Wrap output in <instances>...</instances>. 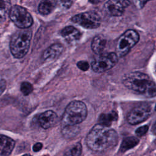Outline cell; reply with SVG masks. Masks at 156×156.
Returning a JSON list of instances; mask_svg holds the SVG:
<instances>
[{
	"mask_svg": "<svg viewBox=\"0 0 156 156\" xmlns=\"http://www.w3.org/2000/svg\"><path fill=\"white\" fill-rule=\"evenodd\" d=\"M130 1L111 0L106 2L104 5L105 12L110 16H119L122 15L125 8L129 6Z\"/></svg>",
	"mask_w": 156,
	"mask_h": 156,
	"instance_id": "30bf717a",
	"label": "cell"
},
{
	"mask_svg": "<svg viewBox=\"0 0 156 156\" xmlns=\"http://www.w3.org/2000/svg\"><path fill=\"white\" fill-rule=\"evenodd\" d=\"M139 143V140L135 136H129L124 138L121 144L120 151L122 152L134 147Z\"/></svg>",
	"mask_w": 156,
	"mask_h": 156,
	"instance_id": "ac0fdd59",
	"label": "cell"
},
{
	"mask_svg": "<svg viewBox=\"0 0 156 156\" xmlns=\"http://www.w3.org/2000/svg\"><path fill=\"white\" fill-rule=\"evenodd\" d=\"M122 83L129 89L145 96L152 98L155 96V83L147 74L143 73L132 72L126 74L122 79Z\"/></svg>",
	"mask_w": 156,
	"mask_h": 156,
	"instance_id": "7a4b0ae2",
	"label": "cell"
},
{
	"mask_svg": "<svg viewBox=\"0 0 156 156\" xmlns=\"http://www.w3.org/2000/svg\"><path fill=\"white\" fill-rule=\"evenodd\" d=\"M71 21L85 29L98 28L101 24L99 15L94 12H87L77 14L71 18Z\"/></svg>",
	"mask_w": 156,
	"mask_h": 156,
	"instance_id": "ba28073f",
	"label": "cell"
},
{
	"mask_svg": "<svg viewBox=\"0 0 156 156\" xmlns=\"http://www.w3.org/2000/svg\"><path fill=\"white\" fill-rule=\"evenodd\" d=\"M32 38V31L30 29H20L12 37L10 48L14 57L21 58L27 53Z\"/></svg>",
	"mask_w": 156,
	"mask_h": 156,
	"instance_id": "277c9868",
	"label": "cell"
},
{
	"mask_svg": "<svg viewBox=\"0 0 156 156\" xmlns=\"http://www.w3.org/2000/svg\"><path fill=\"white\" fill-rule=\"evenodd\" d=\"M82 153V145L77 143L68 147L64 152V156H80Z\"/></svg>",
	"mask_w": 156,
	"mask_h": 156,
	"instance_id": "44dd1931",
	"label": "cell"
},
{
	"mask_svg": "<svg viewBox=\"0 0 156 156\" xmlns=\"http://www.w3.org/2000/svg\"><path fill=\"white\" fill-rule=\"evenodd\" d=\"M63 50V47L61 44H53L44 51L42 58L44 60H52L57 57L62 52Z\"/></svg>",
	"mask_w": 156,
	"mask_h": 156,
	"instance_id": "4fadbf2b",
	"label": "cell"
},
{
	"mask_svg": "<svg viewBox=\"0 0 156 156\" xmlns=\"http://www.w3.org/2000/svg\"><path fill=\"white\" fill-rule=\"evenodd\" d=\"M77 66L80 70L83 71H87L89 68V64L86 61L82 60V61L78 62L77 63Z\"/></svg>",
	"mask_w": 156,
	"mask_h": 156,
	"instance_id": "cb8c5ba5",
	"label": "cell"
},
{
	"mask_svg": "<svg viewBox=\"0 0 156 156\" xmlns=\"http://www.w3.org/2000/svg\"><path fill=\"white\" fill-rule=\"evenodd\" d=\"M38 122L43 129L54 127L58 122L57 115L52 110H48L41 113L38 117Z\"/></svg>",
	"mask_w": 156,
	"mask_h": 156,
	"instance_id": "8fae6325",
	"label": "cell"
},
{
	"mask_svg": "<svg viewBox=\"0 0 156 156\" xmlns=\"http://www.w3.org/2000/svg\"><path fill=\"white\" fill-rule=\"evenodd\" d=\"M9 17L12 21L21 29L29 28L33 23L31 15L25 8L18 5H15L11 7Z\"/></svg>",
	"mask_w": 156,
	"mask_h": 156,
	"instance_id": "8992f818",
	"label": "cell"
},
{
	"mask_svg": "<svg viewBox=\"0 0 156 156\" xmlns=\"http://www.w3.org/2000/svg\"><path fill=\"white\" fill-rule=\"evenodd\" d=\"M118 119V113L115 111H112L108 113H102L100 115L99 118V124L109 127L112 124L116 121Z\"/></svg>",
	"mask_w": 156,
	"mask_h": 156,
	"instance_id": "2e32d148",
	"label": "cell"
},
{
	"mask_svg": "<svg viewBox=\"0 0 156 156\" xmlns=\"http://www.w3.org/2000/svg\"><path fill=\"white\" fill-rule=\"evenodd\" d=\"M42 147H43L42 143H35L33 146L32 149H33V151L34 152H38L39 151H40Z\"/></svg>",
	"mask_w": 156,
	"mask_h": 156,
	"instance_id": "d4e9b609",
	"label": "cell"
},
{
	"mask_svg": "<svg viewBox=\"0 0 156 156\" xmlns=\"http://www.w3.org/2000/svg\"><path fill=\"white\" fill-rule=\"evenodd\" d=\"M55 4L53 1H44L40 3L38 5V12L43 15H46L51 13L55 8Z\"/></svg>",
	"mask_w": 156,
	"mask_h": 156,
	"instance_id": "d6986e66",
	"label": "cell"
},
{
	"mask_svg": "<svg viewBox=\"0 0 156 156\" xmlns=\"http://www.w3.org/2000/svg\"><path fill=\"white\" fill-rule=\"evenodd\" d=\"M80 129L76 126H68L62 127V132L63 136L66 138H72L75 137L79 132Z\"/></svg>",
	"mask_w": 156,
	"mask_h": 156,
	"instance_id": "ffe728a7",
	"label": "cell"
},
{
	"mask_svg": "<svg viewBox=\"0 0 156 156\" xmlns=\"http://www.w3.org/2000/svg\"><path fill=\"white\" fill-rule=\"evenodd\" d=\"M87 116V108L80 101L71 102L66 107L62 118V126H76L83 121Z\"/></svg>",
	"mask_w": 156,
	"mask_h": 156,
	"instance_id": "3957f363",
	"label": "cell"
},
{
	"mask_svg": "<svg viewBox=\"0 0 156 156\" xmlns=\"http://www.w3.org/2000/svg\"><path fill=\"white\" fill-rule=\"evenodd\" d=\"M22 156H31V155L29 154H24V155H23Z\"/></svg>",
	"mask_w": 156,
	"mask_h": 156,
	"instance_id": "4316f807",
	"label": "cell"
},
{
	"mask_svg": "<svg viewBox=\"0 0 156 156\" xmlns=\"http://www.w3.org/2000/svg\"><path fill=\"white\" fill-rule=\"evenodd\" d=\"M118 134L109 127L95 125L87 135L86 143L88 147L96 152H102L114 147L118 142Z\"/></svg>",
	"mask_w": 156,
	"mask_h": 156,
	"instance_id": "6da1fadb",
	"label": "cell"
},
{
	"mask_svg": "<svg viewBox=\"0 0 156 156\" xmlns=\"http://www.w3.org/2000/svg\"><path fill=\"white\" fill-rule=\"evenodd\" d=\"M148 129H149V127L147 126L146 125L143 126L138 127L135 130V133L138 136H142L147 133V132L148 131Z\"/></svg>",
	"mask_w": 156,
	"mask_h": 156,
	"instance_id": "603a6c76",
	"label": "cell"
},
{
	"mask_svg": "<svg viewBox=\"0 0 156 156\" xmlns=\"http://www.w3.org/2000/svg\"><path fill=\"white\" fill-rule=\"evenodd\" d=\"M60 2L62 3V5L63 7L68 9V8H69L71 7V5H72L73 2L71 1H60Z\"/></svg>",
	"mask_w": 156,
	"mask_h": 156,
	"instance_id": "484cf974",
	"label": "cell"
},
{
	"mask_svg": "<svg viewBox=\"0 0 156 156\" xmlns=\"http://www.w3.org/2000/svg\"><path fill=\"white\" fill-rule=\"evenodd\" d=\"M20 90L24 95H29L33 91V87L31 83L27 82H24L21 83Z\"/></svg>",
	"mask_w": 156,
	"mask_h": 156,
	"instance_id": "7402d4cb",
	"label": "cell"
},
{
	"mask_svg": "<svg viewBox=\"0 0 156 156\" xmlns=\"http://www.w3.org/2000/svg\"><path fill=\"white\" fill-rule=\"evenodd\" d=\"M11 4L9 1L0 0V24L4 23L9 15Z\"/></svg>",
	"mask_w": 156,
	"mask_h": 156,
	"instance_id": "e0dca14e",
	"label": "cell"
},
{
	"mask_svg": "<svg viewBox=\"0 0 156 156\" xmlns=\"http://www.w3.org/2000/svg\"><path fill=\"white\" fill-rule=\"evenodd\" d=\"M15 145V141L5 135H0V155L7 156L11 154Z\"/></svg>",
	"mask_w": 156,
	"mask_h": 156,
	"instance_id": "7c38bea8",
	"label": "cell"
},
{
	"mask_svg": "<svg viewBox=\"0 0 156 156\" xmlns=\"http://www.w3.org/2000/svg\"><path fill=\"white\" fill-rule=\"evenodd\" d=\"M107 44V40L101 35L94 37L91 42V49L96 54H101Z\"/></svg>",
	"mask_w": 156,
	"mask_h": 156,
	"instance_id": "9a60e30c",
	"label": "cell"
},
{
	"mask_svg": "<svg viewBox=\"0 0 156 156\" xmlns=\"http://www.w3.org/2000/svg\"><path fill=\"white\" fill-rule=\"evenodd\" d=\"M62 35L69 42L79 40L81 37V32L73 26H69L63 28L61 31Z\"/></svg>",
	"mask_w": 156,
	"mask_h": 156,
	"instance_id": "5bb4252c",
	"label": "cell"
},
{
	"mask_svg": "<svg viewBox=\"0 0 156 156\" xmlns=\"http://www.w3.org/2000/svg\"><path fill=\"white\" fill-rule=\"evenodd\" d=\"M139 35L134 30L129 29L122 34L118 39L116 44V54L119 57L126 55L138 43Z\"/></svg>",
	"mask_w": 156,
	"mask_h": 156,
	"instance_id": "5b68a950",
	"label": "cell"
},
{
	"mask_svg": "<svg viewBox=\"0 0 156 156\" xmlns=\"http://www.w3.org/2000/svg\"><path fill=\"white\" fill-rule=\"evenodd\" d=\"M118 62V56L115 52L98 55L91 62V68L96 73H103L113 68Z\"/></svg>",
	"mask_w": 156,
	"mask_h": 156,
	"instance_id": "52a82bcc",
	"label": "cell"
},
{
	"mask_svg": "<svg viewBox=\"0 0 156 156\" xmlns=\"http://www.w3.org/2000/svg\"><path fill=\"white\" fill-rule=\"evenodd\" d=\"M152 113L151 105L143 103L134 107L128 114L127 119L132 125H135L146 120Z\"/></svg>",
	"mask_w": 156,
	"mask_h": 156,
	"instance_id": "9c48e42d",
	"label": "cell"
}]
</instances>
